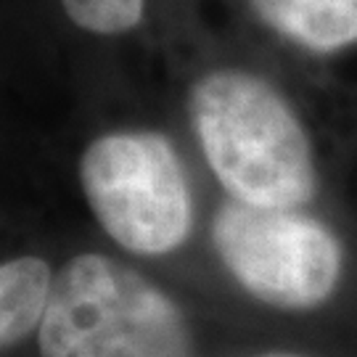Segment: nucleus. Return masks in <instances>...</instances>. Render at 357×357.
Here are the masks:
<instances>
[{
    "instance_id": "f257e3e1",
    "label": "nucleus",
    "mask_w": 357,
    "mask_h": 357,
    "mask_svg": "<svg viewBox=\"0 0 357 357\" xmlns=\"http://www.w3.org/2000/svg\"><path fill=\"white\" fill-rule=\"evenodd\" d=\"M196 141L230 199L302 209L318 191L315 151L281 90L246 69H212L188 98Z\"/></svg>"
},
{
    "instance_id": "f03ea898",
    "label": "nucleus",
    "mask_w": 357,
    "mask_h": 357,
    "mask_svg": "<svg viewBox=\"0 0 357 357\" xmlns=\"http://www.w3.org/2000/svg\"><path fill=\"white\" fill-rule=\"evenodd\" d=\"M38 347L40 357H196L172 296L128 262L93 252L59 270Z\"/></svg>"
},
{
    "instance_id": "7ed1b4c3",
    "label": "nucleus",
    "mask_w": 357,
    "mask_h": 357,
    "mask_svg": "<svg viewBox=\"0 0 357 357\" xmlns=\"http://www.w3.org/2000/svg\"><path fill=\"white\" fill-rule=\"evenodd\" d=\"M79 185L98 225L130 255H169L191 233L185 172L156 132L119 130L90 141L79 156Z\"/></svg>"
},
{
    "instance_id": "20e7f679",
    "label": "nucleus",
    "mask_w": 357,
    "mask_h": 357,
    "mask_svg": "<svg viewBox=\"0 0 357 357\" xmlns=\"http://www.w3.org/2000/svg\"><path fill=\"white\" fill-rule=\"evenodd\" d=\"M212 243L243 291L278 310L328 302L344 270V252L331 228L299 209L230 199L212 222Z\"/></svg>"
},
{
    "instance_id": "39448f33",
    "label": "nucleus",
    "mask_w": 357,
    "mask_h": 357,
    "mask_svg": "<svg viewBox=\"0 0 357 357\" xmlns=\"http://www.w3.org/2000/svg\"><path fill=\"white\" fill-rule=\"evenodd\" d=\"M255 16L312 53H333L357 45V0H246Z\"/></svg>"
},
{
    "instance_id": "423d86ee",
    "label": "nucleus",
    "mask_w": 357,
    "mask_h": 357,
    "mask_svg": "<svg viewBox=\"0 0 357 357\" xmlns=\"http://www.w3.org/2000/svg\"><path fill=\"white\" fill-rule=\"evenodd\" d=\"M51 265L35 255L13 257L0 265V344H22L40 331L53 294Z\"/></svg>"
},
{
    "instance_id": "0eeeda50",
    "label": "nucleus",
    "mask_w": 357,
    "mask_h": 357,
    "mask_svg": "<svg viewBox=\"0 0 357 357\" xmlns=\"http://www.w3.org/2000/svg\"><path fill=\"white\" fill-rule=\"evenodd\" d=\"M69 22L90 35L116 38L143 22L146 0H61Z\"/></svg>"
},
{
    "instance_id": "6e6552de",
    "label": "nucleus",
    "mask_w": 357,
    "mask_h": 357,
    "mask_svg": "<svg viewBox=\"0 0 357 357\" xmlns=\"http://www.w3.org/2000/svg\"><path fill=\"white\" fill-rule=\"evenodd\" d=\"M255 357H305V355H296V352H262V355Z\"/></svg>"
}]
</instances>
